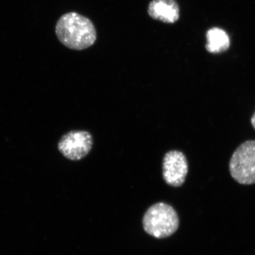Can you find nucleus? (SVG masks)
<instances>
[{"label":"nucleus","mask_w":255,"mask_h":255,"mask_svg":"<svg viewBox=\"0 0 255 255\" xmlns=\"http://www.w3.org/2000/svg\"><path fill=\"white\" fill-rule=\"evenodd\" d=\"M55 33L60 43L72 50L86 49L97 40L95 25L88 18L76 12L63 14L56 23Z\"/></svg>","instance_id":"obj_1"},{"label":"nucleus","mask_w":255,"mask_h":255,"mask_svg":"<svg viewBox=\"0 0 255 255\" xmlns=\"http://www.w3.org/2000/svg\"><path fill=\"white\" fill-rule=\"evenodd\" d=\"M147 13L153 19L174 23L179 18V6L176 0H152L149 4Z\"/></svg>","instance_id":"obj_6"},{"label":"nucleus","mask_w":255,"mask_h":255,"mask_svg":"<svg viewBox=\"0 0 255 255\" xmlns=\"http://www.w3.org/2000/svg\"><path fill=\"white\" fill-rule=\"evenodd\" d=\"M142 223L147 234L157 238H164L176 232L179 220L172 206L164 203H157L147 209Z\"/></svg>","instance_id":"obj_2"},{"label":"nucleus","mask_w":255,"mask_h":255,"mask_svg":"<svg viewBox=\"0 0 255 255\" xmlns=\"http://www.w3.org/2000/svg\"><path fill=\"white\" fill-rule=\"evenodd\" d=\"M93 145V138L85 130H73L65 134L58 142V150L64 157L78 161L88 155Z\"/></svg>","instance_id":"obj_4"},{"label":"nucleus","mask_w":255,"mask_h":255,"mask_svg":"<svg viewBox=\"0 0 255 255\" xmlns=\"http://www.w3.org/2000/svg\"><path fill=\"white\" fill-rule=\"evenodd\" d=\"M187 174V159L184 153L178 150L167 152L162 165L164 182L172 187H180L185 182Z\"/></svg>","instance_id":"obj_5"},{"label":"nucleus","mask_w":255,"mask_h":255,"mask_svg":"<svg viewBox=\"0 0 255 255\" xmlns=\"http://www.w3.org/2000/svg\"><path fill=\"white\" fill-rule=\"evenodd\" d=\"M207 44L206 48L209 53H219L228 49L230 40L227 33L221 28H214L206 33Z\"/></svg>","instance_id":"obj_7"},{"label":"nucleus","mask_w":255,"mask_h":255,"mask_svg":"<svg viewBox=\"0 0 255 255\" xmlns=\"http://www.w3.org/2000/svg\"><path fill=\"white\" fill-rule=\"evenodd\" d=\"M251 123L253 124V127H254V128L255 129V113L254 115H253V117H252Z\"/></svg>","instance_id":"obj_8"},{"label":"nucleus","mask_w":255,"mask_h":255,"mask_svg":"<svg viewBox=\"0 0 255 255\" xmlns=\"http://www.w3.org/2000/svg\"><path fill=\"white\" fill-rule=\"evenodd\" d=\"M229 169L236 182L245 185L255 184V140L243 142L236 149Z\"/></svg>","instance_id":"obj_3"}]
</instances>
